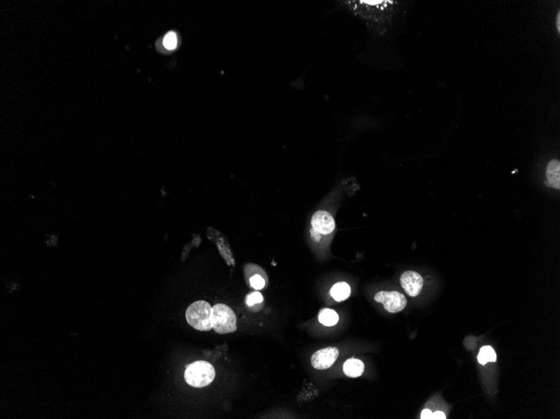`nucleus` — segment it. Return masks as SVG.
<instances>
[{"label":"nucleus","instance_id":"1","mask_svg":"<svg viewBox=\"0 0 560 419\" xmlns=\"http://www.w3.org/2000/svg\"><path fill=\"white\" fill-rule=\"evenodd\" d=\"M398 2L393 0H342L338 9L346 10L367 24L373 33L383 34L390 25Z\"/></svg>","mask_w":560,"mask_h":419},{"label":"nucleus","instance_id":"2","mask_svg":"<svg viewBox=\"0 0 560 419\" xmlns=\"http://www.w3.org/2000/svg\"><path fill=\"white\" fill-rule=\"evenodd\" d=\"M211 304L204 300H198L190 304L186 312V321L190 326L200 331L212 330Z\"/></svg>","mask_w":560,"mask_h":419},{"label":"nucleus","instance_id":"3","mask_svg":"<svg viewBox=\"0 0 560 419\" xmlns=\"http://www.w3.org/2000/svg\"><path fill=\"white\" fill-rule=\"evenodd\" d=\"M216 372L213 366L205 361L191 363L186 368L185 372L186 383L197 388L211 384L214 380Z\"/></svg>","mask_w":560,"mask_h":419},{"label":"nucleus","instance_id":"4","mask_svg":"<svg viewBox=\"0 0 560 419\" xmlns=\"http://www.w3.org/2000/svg\"><path fill=\"white\" fill-rule=\"evenodd\" d=\"M213 330L218 334H228L237 330L235 313L226 304H215L212 309Z\"/></svg>","mask_w":560,"mask_h":419},{"label":"nucleus","instance_id":"5","mask_svg":"<svg viewBox=\"0 0 560 419\" xmlns=\"http://www.w3.org/2000/svg\"><path fill=\"white\" fill-rule=\"evenodd\" d=\"M374 299L384 304V309L390 313L400 312L407 305L406 297L398 291H380Z\"/></svg>","mask_w":560,"mask_h":419},{"label":"nucleus","instance_id":"6","mask_svg":"<svg viewBox=\"0 0 560 419\" xmlns=\"http://www.w3.org/2000/svg\"><path fill=\"white\" fill-rule=\"evenodd\" d=\"M339 356V350L330 347L319 350L311 357V365L317 370H325L330 368Z\"/></svg>","mask_w":560,"mask_h":419},{"label":"nucleus","instance_id":"7","mask_svg":"<svg viewBox=\"0 0 560 419\" xmlns=\"http://www.w3.org/2000/svg\"><path fill=\"white\" fill-rule=\"evenodd\" d=\"M311 226L316 232L321 235H326L333 233L336 228V222L332 214L327 211L320 210L312 216Z\"/></svg>","mask_w":560,"mask_h":419},{"label":"nucleus","instance_id":"8","mask_svg":"<svg viewBox=\"0 0 560 419\" xmlns=\"http://www.w3.org/2000/svg\"><path fill=\"white\" fill-rule=\"evenodd\" d=\"M401 286L408 295L415 297L421 292L424 286L423 277L415 271L408 270L400 277Z\"/></svg>","mask_w":560,"mask_h":419},{"label":"nucleus","instance_id":"9","mask_svg":"<svg viewBox=\"0 0 560 419\" xmlns=\"http://www.w3.org/2000/svg\"><path fill=\"white\" fill-rule=\"evenodd\" d=\"M547 178L548 184L556 189L560 188V162L558 160H552L547 167Z\"/></svg>","mask_w":560,"mask_h":419},{"label":"nucleus","instance_id":"10","mask_svg":"<svg viewBox=\"0 0 560 419\" xmlns=\"http://www.w3.org/2000/svg\"><path fill=\"white\" fill-rule=\"evenodd\" d=\"M365 366L359 359H348L344 363L343 372L349 377H358L363 374Z\"/></svg>","mask_w":560,"mask_h":419},{"label":"nucleus","instance_id":"11","mask_svg":"<svg viewBox=\"0 0 560 419\" xmlns=\"http://www.w3.org/2000/svg\"><path fill=\"white\" fill-rule=\"evenodd\" d=\"M351 292V287L346 282H339L334 285L329 291V294L336 301L341 302L350 297Z\"/></svg>","mask_w":560,"mask_h":419},{"label":"nucleus","instance_id":"12","mask_svg":"<svg viewBox=\"0 0 560 419\" xmlns=\"http://www.w3.org/2000/svg\"><path fill=\"white\" fill-rule=\"evenodd\" d=\"M319 321L325 326H333L339 321V316L330 309H323L319 314Z\"/></svg>","mask_w":560,"mask_h":419},{"label":"nucleus","instance_id":"13","mask_svg":"<svg viewBox=\"0 0 560 419\" xmlns=\"http://www.w3.org/2000/svg\"><path fill=\"white\" fill-rule=\"evenodd\" d=\"M497 361V354L492 347L486 346L480 349L478 355V361L481 365H486L487 362H495Z\"/></svg>","mask_w":560,"mask_h":419},{"label":"nucleus","instance_id":"14","mask_svg":"<svg viewBox=\"0 0 560 419\" xmlns=\"http://www.w3.org/2000/svg\"><path fill=\"white\" fill-rule=\"evenodd\" d=\"M177 42H178V41H177L176 34L173 32V31H170L169 33L166 34L165 38H164V40H163V43H164V45H165V48L167 49H170V50H172V49H174L176 48Z\"/></svg>","mask_w":560,"mask_h":419},{"label":"nucleus","instance_id":"15","mask_svg":"<svg viewBox=\"0 0 560 419\" xmlns=\"http://www.w3.org/2000/svg\"><path fill=\"white\" fill-rule=\"evenodd\" d=\"M264 301V297L262 295L261 293L255 291V292L251 293L249 295H247V298H246V304L247 306L253 307L257 304H261Z\"/></svg>","mask_w":560,"mask_h":419},{"label":"nucleus","instance_id":"16","mask_svg":"<svg viewBox=\"0 0 560 419\" xmlns=\"http://www.w3.org/2000/svg\"><path fill=\"white\" fill-rule=\"evenodd\" d=\"M250 285L257 291L262 290L265 286V280L260 274H254L249 280Z\"/></svg>","mask_w":560,"mask_h":419},{"label":"nucleus","instance_id":"17","mask_svg":"<svg viewBox=\"0 0 560 419\" xmlns=\"http://www.w3.org/2000/svg\"><path fill=\"white\" fill-rule=\"evenodd\" d=\"M421 418H433V412L429 409H424L421 413Z\"/></svg>","mask_w":560,"mask_h":419},{"label":"nucleus","instance_id":"18","mask_svg":"<svg viewBox=\"0 0 560 419\" xmlns=\"http://www.w3.org/2000/svg\"><path fill=\"white\" fill-rule=\"evenodd\" d=\"M311 236H312V238H313L314 240H315V241H316V242L320 241V239H321V234H319V233L316 232V231H315V230H314L313 229H311Z\"/></svg>","mask_w":560,"mask_h":419},{"label":"nucleus","instance_id":"19","mask_svg":"<svg viewBox=\"0 0 560 419\" xmlns=\"http://www.w3.org/2000/svg\"><path fill=\"white\" fill-rule=\"evenodd\" d=\"M433 418L445 419L446 418V416H445V413H444V412H441V411H437V412L433 413Z\"/></svg>","mask_w":560,"mask_h":419},{"label":"nucleus","instance_id":"20","mask_svg":"<svg viewBox=\"0 0 560 419\" xmlns=\"http://www.w3.org/2000/svg\"><path fill=\"white\" fill-rule=\"evenodd\" d=\"M559 20H560V14H559V13H558V16H557V28H558V32H559V31H560Z\"/></svg>","mask_w":560,"mask_h":419}]
</instances>
